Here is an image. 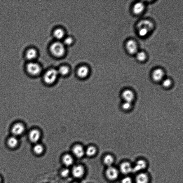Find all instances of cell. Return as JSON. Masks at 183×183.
I'll list each match as a JSON object with an SVG mask.
<instances>
[{"mask_svg": "<svg viewBox=\"0 0 183 183\" xmlns=\"http://www.w3.org/2000/svg\"><path fill=\"white\" fill-rule=\"evenodd\" d=\"M73 42V39L72 38L68 37L65 39L64 42L65 45H70Z\"/></svg>", "mask_w": 183, "mask_h": 183, "instance_id": "obj_32", "label": "cell"}, {"mask_svg": "<svg viewBox=\"0 0 183 183\" xmlns=\"http://www.w3.org/2000/svg\"><path fill=\"white\" fill-rule=\"evenodd\" d=\"M126 47L128 52L131 54H134L137 52L138 46L136 42L131 39L127 42Z\"/></svg>", "mask_w": 183, "mask_h": 183, "instance_id": "obj_10", "label": "cell"}, {"mask_svg": "<svg viewBox=\"0 0 183 183\" xmlns=\"http://www.w3.org/2000/svg\"><path fill=\"white\" fill-rule=\"evenodd\" d=\"M122 96L125 102L132 103L135 98L134 93L132 91L129 89L124 91Z\"/></svg>", "mask_w": 183, "mask_h": 183, "instance_id": "obj_11", "label": "cell"}, {"mask_svg": "<svg viewBox=\"0 0 183 183\" xmlns=\"http://www.w3.org/2000/svg\"><path fill=\"white\" fill-rule=\"evenodd\" d=\"M71 173V171L67 167L62 169L60 172V175L63 178H67L69 177Z\"/></svg>", "mask_w": 183, "mask_h": 183, "instance_id": "obj_25", "label": "cell"}, {"mask_svg": "<svg viewBox=\"0 0 183 183\" xmlns=\"http://www.w3.org/2000/svg\"><path fill=\"white\" fill-rule=\"evenodd\" d=\"M7 144L8 146L11 148H13L17 146L18 144V141L17 137L15 136H12L8 138Z\"/></svg>", "mask_w": 183, "mask_h": 183, "instance_id": "obj_21", "label": "cell"}, {"mask_svg": "<svg viewBox=\"0 0 183 183\" xmlns=\"http://www.w3.org/2000/svg\"><path fill=\"white\" fill-rule=\"evenodd\" d=\"M54 35L56 38L58 39H60L64 36L65 32L63 30L60 29H58L55 30Z\"/></svg>", "mask_w": 183, "mask_h": 183, "instance_id": "obj_24", "label": "cell"}, {"mask_svg": "<svg viewBox=\"0 0 183 183\" xmlns=\"http://www.w3.org/2000/svg\"><path fill=\"white\" fill-rule=\"evenodd\" d=\"M97 152V149L93 146H89L85 150V154L89 157L95 156Z\"/></svg>", "mask_w": 183, "mask_h": 183, "instance_id": "obj_22", "label": "cell"}, {"mask_svg": "<svg viewBox=\"0 0 183 183\" xmlns=\"http://www.w3.org/2000/svg\"><path fill=\"white\" fill-rule=\"evenodd\" d=\"M62 161L63 165L67 167L73 165L74 159L73 157L71 154H65L63 156Z\"/></svg>", "mask_w": 183, "mask_h": 183, "instance_id": "obj_12", "label": "cell"}, {"mask_svg": "<svg viewBox=\"0 0 183 183\" xmlns=\"http://www.w3.org/2000/svg\"><path fill=\"white\" fill-rule=\"evenodd\" d=\"M119 171L113 166L108 167L105 171V175L107 179L110 181L116 180L119 175Z\"/></svg>", "mask_w": 183, "mask_h": 183, "instance_id": "obj_4", "label": "cell"}, {"mask_svg": "<svg viewBox=\"0 0 183 183\" xmlns=\"http://www.w3.org/2000/svg\"><path fill=\"white\" fill-rule=\"evenodd\" d=\"M69 68L65 66L61 67L58 71V74H60L63 76L67 75L69 73Z\"/></svg>", "mask_w": 183, "mask_h": 183, "instance_id": "obj_26", "label": "cell"}, {"mask_svg": "<svg viewBox=\"0 0 183 183\" xmlns=\"http://www.w3.org/2000/svg\"><path fill=\"white\" fill-rule=\"evenodd\" d=\"M132 107V103L124 102L122 105V108L125 111H127L131 109Z\"/></svg>", "mask_w": 183, "mask_h": 183, "instance_id": "obj_30", "label": "cell"}, {"mask_svg": "<svg viewBox=\"0 0 183 183\" xmlns=\"http://www.w3.org/2000/svg\"><path fill=\"white\" fill-rule=\"evenodd\" d=\"M1 178L0 177V183H1Z\"/></svg>", "mask_w": 183, "mask_h": 183, "instance_id": "obj_33", "label": "cell"}, {"mask_svg": "<svg viewBox=\"0 0 183 183\" xmlns=\"http://www.w3.org/2000/svg\"><path fill=\"white\" fill-rule=\"evenodd\" d=\"M50 50L51 53L57 57H62L65 52L64 44L59 42H55L51 44Z\"/></svg>", "mask_w": 183, "mask_h": 183, "instance_id": "obj_1", "label": "cell"}, {"mask_svg": "<svg viewBox=\"0 0 183 183\" xmlns=\"http://www.w3.org/2000/svg\"><path fill=\"white\" fill-rule=\"evenodd\" d=\"M149 30L146 29V28L141 27L139 29L138 31V34L141 37H144L147 36L148 33H149Z\"/></svg>", "mask_w": 183, "mask_h": 183, "instance_id": "obj_28", "label": "cell"}, {"mask_svg": "<svg viewBox=\"0 0 183 183\" xmlns=\"http://www.w3.org/2000/svg\"><path fill=\"white\" fill-rule=\"evenodd\" d=\"M34 153L38 155H40L43 153L44 151L43 146L42 145L37 144L35 145L33 149Z\"/></svg>", "mask_w": 183, "mask_h": 183, "instance_id": "obj_23", "label": "cell"}, {"mask_svg": "<svg viewBox=\"0 0 183 183\" xmlns=\"http://www.w3.org/2000/svg\"><path fill=\"white\" fill-rule=\"evenodd\" d=\"M89 69L87 67L85 66L79 67L77 71V74L82 78H85L89 74Z\"/></svg>", "mask_w": 183, "mask_h": 183, "instance_id": "obj_18", "label": "cell"}, {"mask_svg": "<svg viewBox=\"0 0 183 183\" xmlns=\"http://www.w3.org/2000/svg\"><path fill=\"white\" fill-rule=\"evenodd\" d=\"M136 58L137 60L140 62L143 61L146 58V55L143 51H139L136 53Z\"/></svg>", "mask_w": 183, "mask_h": 183, "instance_id": "obj_27", "label": "cell"}, {"mask_svg": "<svg viewBox=\"0 0 183 183\" xmlns=\"http://www.w3.org/2000/svg\"><path fill=\"white\" fill-rule=\"evenodd\" d=\"M27 71L32 76H37L41 72L40 66L36 63L31 62L28 64L26 66Z\"/></svg>", "mask_w": 183, "mask_h": 183, "instance_id": "obj_5", "label": "cell"}, {"mask_svg": "<svg viewBox=\"0 0 183 183\" xmlns=\"http://www.w3.org/2000/svg\"><path fill=\"white\" fill-rule=\"evenodd\" d=\"M164 76V73L163 70L160 69L154 70L152 74V78L156 82H159L162 80Z\"/></svg>", "mask_w": 183, "mask_h": 183, "instance_id": "obj_14", "label": "cell"}, {"mask_svg": "<svg viewBox=\"0 0 183 183\" xmlns=\"http://www.w3.org/2000/svg\"><path fill=\"white\" fill-rule=\"evenodd\" d=\"M25 127L24 125L21 123H17L14 124L11 129V133L16 137L22 135L24 133Z\"/></svg>", "mask_w": 183, "mask_h": 183, "instance_id": "obj_6", "label": "cell"}, {"mask_svg": "<svg viewBox=\"0 0 183 183\" xmlns=\"http://www.w3.org/2000/svg\"><path fill=\"white\" fill-rule=\"evenodd\" d=\"M29 137L30 141L33 143H36L38 141L40 138V132L36 129L30 131Z\"/></svg>", "mask_w": 183, "mask_h": 183, "instance_id": "obj_15", "label": "cell"}, {"mask_svg": "<svg viewBox=\"0 0 183 183\" xmlns=\"http://www.w3.org/2000/svg\"><path fill=\"white\" fill-rule=\"evenodd\" d=\"M144 4L141 2H138L135 4L133 7V12L136 15H139L144 11Z\"/></svg>", "mask_w": 183, "mask_h": 183, "instance_id": "obj_16", "label": "cell"}, {"mask_svg": "<svg viewBox=\"0 0 183 183\" xmlns=\"http://www.w3.org/2000/svg\"><path fill=\"white\" fill-rule=\"evenodd\" d=\"M146 162L143 159H140L138 160L135 165L133 166L132 172H141L146 168Z\"/></svg>", "mask_w": 183, "mask_h": 183, "instance_id": "obj_9", "label": "cell"}, {"mask_svg": "<svg viewBox=\"0 0 183 183\" xmlns=\"http://www.w3.org/2000/svg\"><path fill=\"white\" fill-rule=\"evenodd\" d=\"M172 82L169 78L164 79L163 81V85L164 87L167 88L170 87L172 85Z\"/></svg>", "mask_w": 183, "mask_h": 183, "instance_id": "obj_29", "label": "cell"}, {"mask_svg": "<svg viewBox=\"0 0 183 183\" xmlns=\"http://www.w3.org/2000/svg\"><path fill=\"white\" fill-rule=\"evenodd\" d=\"M58 71L55 69H51L46 72L44 76V82L46 83L51 84L55 83L57 78Z\"/></svg>", "mask_w": 183, "mask_h": 183, "instance_id": "obj_2", "label": "cell"}, {"mask_svg": "<svg viewBox=\"0 0 183 183\" xmlns=\"http://www.w3.org/2000/svg\"><path fill=\"white\" fill-rule=\"evenodd\" d=\"M71 174L76 179H81L85 173V169L81 165H75L73 167L71 171Z\"/></svg>", "mask_w": 183, "mask_h": 183, "instance_id": "obj_3", "label": "cell"}, {"mask_svg": "<svg viewBox=\"0 0 183 183\" xmlns=\"http://www.w3.org/2000/svg\"><path fill=\"white\" fill-rule=\"evenodd\" d=\"M114 162V157L112 155L107 154L103 159V163L107 167L113 166Z\"/></svg>", "mask_w": 183, "mask_h": 183, "instance_id": "obj_17", "label": "cell"}, {"mask_svg": "<svg viewBox=\"0 0 183 183\" xmlns=\"http://www.w3.org/2000/svg\"><path fill=\"white\" fill-rule=\"evenodd\" d=\"M37 53L36 50L34 48H30L26 53V57L27 59L32 60L37 57Z\"/></svg>", "mask_w": 183, "mask_h": 183, "instance_id": "obj_20", "label": "cell"}, {"mask_svg": "<svg viewBox=\"0 0 183 183\" xmlns=\"http://www.w3.org/2000/svg\"><path fill=\"white\" fill-rule=\"evenodd\" d=\"M138 27L139 28L141 27L146 28L150 31L153 29L154 25L150 21L148 20H144L140 22L138 25Z\"/></svg>", "mask_w": 183, "mask_h": 183, "instance_id": "obj_19", "label": "cell"}, {"mask_svg": "<svg viewBox=\"0 0 183 183\" xmlns=\"http://www.w3.org/2000/svg\"><path fill=\"white\" fill-rule=\"evenodd\" d=\"M121 183H133V180L131 177L126 176L122 179Z\"/></svg>", "mask_w": 183, "mask_h": 183, "instance_id": "obj_31", "label": "cell"}, {"mask_svg": "<svg viewBox=\"0 0 183 183\" xmlns=\"http://www.w3.org/2000/svg\"><path fill=\"white\" fill-rule=\"evenodd\" d=\"M79 183L77 182H74V183Z\"/></svg>", "mask_w": 183, "mask_h": 183, "instance_id": "obj_34", "label": "cell"}, {"mask_svg": "<svg viewBox=\"0 0 183 183\" xmlns=\"http://www.w3.org/2000/svg\"><path fill=\"white\" fill-rule=\"evenodd\" d=\"M135 181L136 183H149V175L146 173L140 172L136 176Z\"/></svg>", "mask_w": 183, "mask_h": 183, "instance_id": "obj_13", "label": "cell"}, {"mask_svg": "<svg viewBox=\"0 0 183 183\" xmlns=\"http://www.w3.org/2000/svg\"><path fill=\"white\" fill-rule=\"evenodd\" d=\"M133 166L128 162H124L121 163L119 167V171L124 175H128L132 172Z\"/></svg>", "mask_w": 183, "mask_h": 183, "instance_id": "obj_8", "label": "cell"}, {"mask_svg": "<svg viewBox=\"0 0 183 183\" xmlns=\"http://www.w3.org/2000/svg\"><path fill=\"white\" fill-rule=\"evenodd\" d=\"M72 153L77 158H81L85 154V150L81 145H77L73 147Z\"/></svg>", "mask_w": 183, "mask_h": 183, "instance_id": "obj_7", "label": "cell"}]
</instances>
